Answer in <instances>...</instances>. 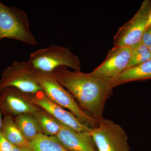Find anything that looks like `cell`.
Listing matches in <instances>:
<instances>
[{
  "instance_id": "cell-16",
  "label": "cell",
  "mask_w": 151,
  "mask_h": 151,
  "mask_svg": "<svg viewBox=\"0 0 151 151\" xmlns=\"http://www.w3.org/2000/svg\"><path fill=\"white\" fill-rule=\"evenodd\" d=\"M33 151H69L53 136L40 133L29 142Z\"/></svg>"
},
{
  "instance_id": "cell-5",
  "label": "cell",
  "mask_w": 151,
  "mask_h": 151,
  "mask_svg": "<svg viewBox=\"0 0 151 151\" xmlns=\"http://www.w3.org/2000/svg\"><path fill=\"white\" fill-rule=\"evenodd\" d=\"M90 132L98 151H130L127 133L119 124L103 118Z\"/></svg>"
},
{
  "instance_id": "cell-8",
  "label": "cell",
  "mask_w": 151,
  "mask_h": 151,
  "mask_svg": "<svg viewBox=\"0 0 151 151\" xmlns=\"http://www.w3.org/2000/svg\"><path fill=\"white\" fill-rule=\"evenodd\" d=\"M26 94L33 103L46 111L64 126L76 132H91L92 128L80 121L70 111L52 102L43 91L35 94Z\"/></svg>"
},
{
  "instance_id": "cell-21",
  "label": "cell",
  "mask_w": 151,
  "mask_h": 151,
  "mask_svg": "<svg viewBox=\"0 0 151 151\" xmlns=\"http://www.w3.org/2000/svg\"><path fill=\"white\" fill-rule=\"evenodd\" d=\"M151 25V7L150 11V14H149L148 20L147 23V28L148 27Z\"/></svg>"
},
{
  "instance_id": "cell-13",
  "label": "cell",
  "mask_w": 151,
  "mask_h": 151,
  "mask_svg": "<svg viewBox=\"0 0 151 151\" xmlns=\"http://www.w3.org/2000/svg\"><path fill=\"white\" fill-rule=\"evenodd\" d=\"M1 132L4 137L12 145L24 146L29 145V142L25 139L14 117L4 115Z\"/></svg>"
},
{
  "instance_id": "cell-10",
  "label": "cell",
  "mask_w": 151,
  "mask_h": 151,
  "mask_svg": "<svg viewBox=\"0 0 151 151\" xmlns=\"http://www.w3.org/2000/svg\"><path fill=\"white\" fill-rule=\"evenodd\" d=\"M133 48L113 47L108 51L104 61L93 70L94 73L113 78L127 70Z\"/></svg>"
},
{
  "instance_id": "cell-2",
  "label": "cell",
  "mask_w": 151,
  "mask_h": 151,
  "mask_svg": "<svg viewBox=\"0 0 151 151\" xmlns=\"http://www.w3.org/2000/svg\"><path fill=\"white\" fill-rule=\"evenodd\" d=\"M34 76L44 93L50 100L68 110L90 128L93 129L97 127V121L80 107L70 92L57 81L51 73L35 70Z\"/></svg>"
},
{
  "instance_id": "cell-11",
  "label": "cell",
  "mask_w": 151,
  "mask_h": 151,
  "mask_svg": "<svg viewBox=\"0 0 151 151\" xmlns=\"http://www.w3.org/2000/svg\"><path fill=\"white\" fill-rule=\"evenodd\" d=\"M69 151H98L90 132H78L63 126L55 136Z\"/></svg>"
},
{
  "instance_id": "cell-1",
  "label": "cell",
  "mask_w": 151,
  "mask_h": 151,
  "mask_svg": "<svg viewBox=\"0 0 151 151\" xmlns=\"http://www.w3.org/2000/svg\"><path fill=\"white\" fill-rule=\"evenodd\" d=\"M51 73L85 112L97 122L103 118L105 103L113 92L112 78L65 67L58 68Z\"/></svg>"
},
{
  "instance_id": "cell-7",
  "label": "cell",
  "mask_w": 151,
  "mask_h": 151,
  "mask_svg": "<svg viewBox=\"0 0 151 151\" xmlns=\"http://www.w3.org/2000/svg\"><path fill=\"white\" fill-rule=\"evenodd\" d=\"M151 1L145 0L134 15L118 30L113 38V47L133 48L141 43L148 20Z\"/></svg>"
},
{
  "instance_id": "cell-4",
  "label": "cell",
  "mask_w": 151,
  "mask_h": 151,
  "mask_svg": "<svg viewBox=\"0 0 151 151\" xmlns=\"http://www.w3.org/2000/svg\"><path fill=\"white\" fill-rule=\"evenodd\" d=\"M29 62L34 69L46 73H52L60 67L81 70L79 58L66 47L58 45L40 48L31 53Z\"/></svg>"
},
{
  "instance_id": "cell-3",
  "label": "cell",
  "mask_w": 151,
  "mask_h": 151,
  "mask_svg": "<svg viewBox=\"0 0 151 151\" xmlns=\"http://www.w3.org/2000/svg\"><path fill=\"white\" fill-rule=\"evenodd\" d=\"M14 39L32 46L37 41L33 34L26 12L17 6H9L0 1V41Z\"/></svg>"
},
{
  "instance_id": "cell-17",
  "label": "cell",
  "mask_w": 151,
  "mask_h": 151,
  "mask_svg": "<svg viewBox=\"0 0 151 151\" xmlns=\"http://www.w3.org/2000/svg\"><path fill=\"white\" fill-rule=\"evenodd\" d=\"M132 48V56L127 69L140 65L151 59V54L149 47L141 42Z\"/></svg>"
},
{
  "instance_id": "cell-6",
  "label": "cell",
  "mask_w": 151,
  "mask_h": 151,
  "mask_svg": "<svg viewBox=\"0 0 151 151\" xmlns=\"http://www.w3.org/2000/svg\"><path fill=\"white\" fill-rule=\"evenodd\" d=\"M34 70L28 61H14L3 71L0 78V91L13 87L27 94L42 91L34 76Z\"/></svg>"
},
{
  "instance_id": "cell-18",
  "label": "cell",
  "mask_w": 151,
  "mask_h": 151,
  "mask_svg": "<svg viewBox=\"0 0 151 151\" xmlns=\"http://www.w3.org/2000/svg\"><path fill=\"white\" fill-rule=\"evenodd\" d=\"M13 145L0 132V151H12Z\"/></svg>"
},
{
  "instance_id": "cell-9",
  "label": "cell",
  "mask_w": 151,
  "mask_h": 151,
  "mask_svg": "<svg viewBox=\"0 0 151 151\" xmlns=\"http://www.w3.org/2000/svg\"><path fill=\"white\" fill-rule=\"evenodd\" d=\"M41 108L33 103L27 95L13 87L0 91V111L12 117L30 113L34 114Z\"/></svg>"
},
{
  "instance_id": "cell-15",
  "label": "cell",
  "mask_w": 151,
  "mask_h": 151,
  "mask_svg": "<svg viewBox=\"0 0 151 151\" xmlns=\"http://www.w3.org/2000/svg\"><path fill=\"white\" fill-rule=\"evenodd\" d=\"M33 115L38 123L42 133L47 136H56L64 126L42 109Z\"/></svg>"
},
{
  "instance_id": "cell-12",
  "label": "cell",
  "mask_w": 151,
  "mask_h": 151,
  "mask_svg": "<svg viewBox=\"0 0 151 151\" xmlns=\"http://www.w3.org/2000/svg\"><path fill=\"white\" fill-rule=\"evenodd\" d=\"M151 79V59L140 65L127 69L112 78L113 88L131 81Z\"/></svg>"
},
{
  "instance_id": "cell-23",
  "label": "cell",
  "mask_w": 151,
  "mask_h": 151,
  "mask_svg": "<svg viewBox=\"0 0 151 151\" xmlns=\"http://www.w3.org/2000/svg\"><path fill=\"white\" fill-rule=\"evenodd\" d=\"M149 50H150V52L151 54V46L149 47Z\"/></svg>"
},
{
  "instance_id": "cell-22",
  "label": "cell",
  "mask_w": 151,
  "mask_h": 151,
  "mask_svg": "<svg viewBox=\"0 0 151 151\" xmlns=\"http://www.w3.org/2000/svg\"><path fill=\"white\" fill-rule=\"evenodd\" d=\"M2 114L3 113H2V112L0 111V132H1V130L2 126L3 120V119H2Z\"/></svg>"
},
{
  "instance_id": "cell-20",
  "label": "cell",
  "mask_w": 151,
  "mask_h": 151,
  "mask_svg": "<svg viewBox=\"0 0 151 151\" xmlns=\"http://www.w3.org/2000/svg\"><path fill=\"white\" fill-rule=\"evenodd\" d=\"M12 151H33L30 145L16 146L13 145Z\"/></svg>"
},
{
  "instance_id": "cell-14",
  "label": "cell",
  "mask_w": 151,
  "mask_h": 151,
  "mask_svg": "<svg viewBox=\"0 0 151 151\" xmlns=\"http://www.w3.org/2000/svg\"><path fill=\"white\" fill-rule=\"evenodd\" d=\"M14 119L24 137L29 142L42 133L38 123L33 114H22L16 116Z\"/></svg>"
},
{
  "instance_id": "cell-19",
  "label": "cell",
  "mask_w": 151,
  "mask_h": 151,
  "mask_svg": "<svg viewBox=\"0 0 151 151\" xmlns=\"http://www.w3.org/2000/svg\"><path fill=\"white\" fill-rule=\"evenodd\" d=\"M141 42L148 47L151 46V25L146 29L141 39Z\"/></svg>"
}]
</instances>
